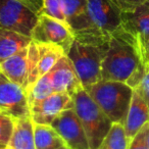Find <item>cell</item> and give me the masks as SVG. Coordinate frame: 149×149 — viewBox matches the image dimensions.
I'll return each mask as SVG.
<instances>
[{
  "mask_svg": "<svg viewBox=\"0 0 149 149\" xmlns=\"http://www.w3.org/2000/svg\"><path fill=\"white\" fill-rule=\"evenodd\" d=\"M145 68L137 38L123 27L114 32L101 64V80L123 82L135 89L144 76Z\"/></svg>",
  "mask_w": 149,
  "mask_h": 149,
  "instance_id": "obj_1",
  "label": "cell"
},
{
  "mask_svg": "<svg viewBox=\"0 0 149 149\" xmlns=\"http://www.w3.org/2000/svg\"><path fill=\"white\" fill-rule=\"evenodd\" d=\"M109 38L110 36L92 30L74 34V40L66 55L74 64L84 89L101 80V64Z\"/></svg>",
  "mask_w": 149,
  "mask_h": 149,
  "instance_id": "obj_2",
  "label": "cell"
},
{
  "mask_svg": "<svg viewBox=\"0 0 149 149\" xmlns=\"http://www.w3.org/2000/svg\"><path fill=\"white\" fill-rule=\"evenodd\" d=\"M85 90L113 124L124 125L134 92L132 87L123 82L100 80Z\"/></svg>",
  "mask_w": 149,
  "mask_h": 149,
  "instance_id": "obj_3",
  "label": "cell"
},
{
  "mask_svg": "<svg viewBox=\"0 0 149 149\" xmlns=\"http://www.w3.org/2000/svg\"><path fill=\"white\" fill-rule=\"evenodd\" d=\"M72 99L74 111L87 135L90 149H97L113 123L84 88L72 95Z\"/></svg>",
  "mask_w": 149,
  "mask_h": 149,
  "instance_id": "obj_4",
  "label": "cell"
},
{
  "mask_svg": "<svg viewBox=\"0 0 149 149\" xmlns=\"http://www.w3.org/2000/svg\"><path fill=\"white\" fill-rule=\"evenodd\" d=\"M39 15L21 0H0V29L32 37Z\"/></svg>",
  "mask_w": 149,
  "mask_h": 149,
  "instance_id": "obj_5",
  "label": "cell"
},
{
  "mask_svg": "<svg viewBox=\"0 0 149 149\" xmlns=\"http://www.w3.org/2000/svg\"><path fill=\"white\" fill-rule=\"evenodd\" d=\"M87 19L90 30L105 36L122 28V10L110 0H88Z\"/></svg>",
  "mask_w": 149,
  "mask_h": 149,
  "instance_id": "obj_6",
  "label": "cell"
},
{
  "mask_svg": "<svg viewBox=\"0 0 149 149\" xmlns=\"http://www.w3.org/2000/svg\"><path fill=\"white\" fill-rule=\"evenodd\" d=\"M32 40L40 43L54 44L68 53L74 40V35L66 23L46 15H39L37 25L32 33Z\"/></svg>",
  "mask_w": 149,
  "mask_h": 149,
  "instance_id": "obj_7",
  "label": "cell"
},
{
  "mask_svg": "<svg viewBox=\"0 0 149 149\" xmlns=\"http://www.w3.org/2000/svg\"><path fill=\"white\" fill-rule=\"evenodd\" d=\"M0 111L13 118L31 116L28 95L23 87L0 72Z\"/></svg>",
  "mask_w": 149,
  "mask_h": 149,
  "instance_id": "obj_8",
  "label": "cell"
},
{
  "mask_svg": "<svg viewBox=\"0 0 149 149\" xmlns=\"http://www.w3.org/2000/svg\"><path fill=\"white\" fill-rule=\"evenodd\" d=\"M50 126L70 149H90L84 127L74 108L62 111Z\"/></svg>",
  "mask_w": 149,
  "mask_h": 149,
  "instance_id": "obj_9",
  "label": "cell"
},
{
  "mask_svg": "<svg viewBox=\"0 0 149 149\" xmlns=\"http://www.w3.org/2000/svg\"><path fill=\"white\" fill-rule=\"evenodd\" d=\"M74 108L72 96L65 93H53L30 107L34 124L51 125L53 120L66 109Z\"/></svg>",
  "mask_w": 149,
  "mask_h": 149,
  "instance_id": "obj_10",
  "label": "cell"
},
{
  "mask_svg": "<svg viewBox=\"0 0 149 149\" xmlns=\"http://www.w3.org/2000/svg\"><path fill=\"white\" fill-rule=\"evenodd\" d=\"M48 74L51 79L54 93H65L72 96L83 89L81 80L68 55L61 56Z\"/></svg>",
  "mask_w": 149,
  "mask_h": 149,
  "instance_id": "obj_11",
  "label": "cell"
},
{
  "mask_svg": "<svg viewBox=\"0 0 149 149\" xmlns=\"http://www.w3.org/2000/svg\"><path fill=\"white\" fill-rule=\"evenodd\" d=\"M149 123V107L140 94L134 90L124 128L128 138L132 139L145 124Z\"/></svg>",
  "mask_w": 149,
  "mask_h": 149,
  "instance_id": "obj_12",
  "label": "cell"
},
{
  "mask_svg": "<svg viewBox=\"0 0 149 149\" xmlns=\"http://www.w3.org/2000/svg\"><path fill=\"white\" fill-rule=\"evenodd\" d=\"M122 27L135 37L149 36V0L130 11H122Z\"/></svg>",
  "mask_w": 149,
  "mask_h": 149,
  "instance_id": "obj_13",
  "label": "cell"
},
{
  "mask_svg": "<svg viewBox=\"0 0 149 149\" xmlns=\"http://www.w3.org/2000/svg\"><path fill=\"white\" fill-rule=\"evenodd\" d=\"M0 72L26 91L28 83V47L1 62Z\"/></svg>",
  "mask_w": 149,
  "mask_h": 149,
  "instance_id": "obj_14",
  "label": "cell"
},
{
  "mask_svg": "<svg viewBox=\"0 0 149 149\" xmlns=\"http://www.w3.org/2000/svg\"><path fill=\"white\" fill-rule=\"evenodd\" d=\"M88 0H61V7L66 24L72 33L78 34L90 28L87 19Z\"/></svg>",
  "mask_w": 149,
  "mask_h": 149,
  "instance_id": "obj_15",
  "label": "cell"
},
{
  "mask_svg": "<svg viewBox=\"0 0 149 149\" xmlns=\"http://www.w3.org/2000/svg\"><path fill=\"white\" fill-rule=\"evenodd\" d=\"M7 146L10 149H36L34 122L31 116L15 120V129Z\"/></svg>",
  "mask_w": 149,
  "mask_h": 149,
  "instance_id": "obj_16",
  "label": "cell"
},
{
  "mask_svg": "<svg viewBox=\"0 0 149 149\" xmlns=\"http://www.w3.org/2000/svg\"><path fill=\"white\" fill-rule=\"evenodd\" d=\"M31 41V37L9 30L0 29V63L27 48Z\"/></svg>",
  "mask_w": 149,
  "mask_h": 149,
  "instance_id": "obj_17",
  "label": "cell"
},
{
  "mask_svg": "<svg viewBox=\"0 0 149 149\" xmlns=\"http://www.w3.org/2000/svg\"><path fill=\"white\" fill-rule=\"evenodd\" d=\"M34 140L36 149H57L65 145L61 137L49 125L34 124Z\"/></svg>",
  "mask_w": 149,
  "mask_h": 149,
  "instance_id": "obj_18",
  "label": "cell"
},
{
  "mask_svg": "<svg viewBox=\"0 0 149 149\" xmlns=\"http://www.w3.org/2000/svg\"><path fill=\"white\" fill-rule=\"evenodd\" d=\"M130 139L127 136L124 125L114 123L97 149H128Z\"/></svg>",
  "mask_w": 149,
  "mask_h": 149,
  "instance_id": "obj_19",
  "label": "cell"
},
{
  "mask_svg": "<svg viewBox=\"0 0 149 149\" xmlns=\"http://www.w3.org/2000/svg\"><path fill=\"white\" fill-rule=\"evenodd\" d=\"M53 93L54 90L53 86H52V82L49 74L47 72L46 74L42 76L41 78H39L28 92L27 95L29 106L31 107L32 105L42 101L43 99L47 98L48 96H50Z\"/></svg>",
  "mask_w": 149,
  "mask_h": 149,
  "instance_id": "obj_20",
  "label": "cell"
},
{
  "mask_svg": "<svg viewBox=\"0 0 149 149\" xmlns=\"http://www.w3.org/2000/svg\"><path fill=\"white\" fill-rule=\"evenodd\" d=\"M39 15H46L60 22L66 23L61 7V0H43V6Z\"/></svg>",
  "mask_w": 149,
  "mask_h": 149,
  "instance_id": "obj_21",
  "label": "cell"
},
{
  "mask_svg": "<svg viewBox=\"0 0 149 149\" xmlns=\"http://www.w3.org/2000/svg\"><path fill=\"white\" fill-rule=\"evenodd\" d=\"M15 118L0 111V143L7 145L15 129Z\"/></svg>",
  "mask_w": 149,
  "mask_h": 149,
  "instance_id": "obj_22",
  "label": "cell"
},
{
  "mask_svg": "<svg viewBox=\"0 0 149 149\" xmlns=\"http://www.w3.org/2000/svg\"><path fill=\"white\" fill-rule=\"evenodd\" d=\"M148 136L149 123H147L130 140L128 149H148Z\"/></svg>",
  "mask_w": 149,
  "mask_h": 149,
  "instance_id": "obj_23",
  "label": "cell"
},
{
  "mask_svg": "<svg viewBox=\"0 0 149 149\" xmlns=\"http://www.w3.org/2000/svg\"><path fill=\"white\" fill-rule=\"evenodd\" d=\"M134 90H136L140 94V96L144 99V101L146 102V104L149 107V64H146L144 76Z\"/></svg>",
  "mask_w": 149,
  "mask_h": 149,
  "instance_id": "obj_24",
  "label": "cell"
},
{
  "mask_svg": "<svg viewBox=\"0 0 149 149\" xmlns=\"http://www.w3.org/2000/svg\"><path fill=\"white\" fill-rule=\"evenodd\" d=\"M136 38L143 62L149 64V36H138Z\"/></svg>",
  "mask_w": 149,
  "mask_h": 149,
  "instance_id": "obj_25",
  "label": "cell"
},
{
  "mask_svg": "<svg viewBox=\"0 0 149 149\" xmlns=\"http://www.w3.org/2000/svg\"><path fill=\"white\" fill-rule=\"evenodd\" d=\"M122 11H130L148 0H110Z\"/></svg>",
  "mask_w": 149,
  "mask_h": 149,
  "instance_id": "obj_26",
  "label": "cell"
},
{
  "mask_svg": "<svg viewBox=\"0 0 149 149\" xmlns=\"http://www.w3.org/2000/svg\"><path fill=\"white\" fill-rule=\"evenodd\" d=\"M21 1L25 3V4H27L29 7H31L38 15L40 13L42 6H43V0H21Z\"/></svg>",
  "mask_w": 149,
  "mask_h": 149,
  "instance_id": "obj_27",
  "label": "cell"
},
{
  "mask_svg": "<svg viewBox=\"0 0 149 149\" xmlns=\"http://www.w3.org/2000/svg\"><path fill=\"white\" fill-rule=\"evenodd\" d=\"M57 149H70V148H68V147L66 146V145H63V146L59 147V148H57Z\"/></svg>",
  "mask_w": 149,
  "mask_h": 149,
  "instance_id": "obj_28",
  "label": "cell"
},
{
  "mask_svg": "<svg viewBox=\"0 0 149 149\" xmlns=\"http://www.w3.org/2000/svg\"><path fill=\"white\" fill-rule=\"evenodd\" d=\"M0 149H10V148H9V147L7 146V145H4V146L1 147V148H0Z\"/></svg>",
  "mask_w": 149,
  "mask_h": 149,
  "instance_id": "obj_29",
  "label": "cell"
},
{
  "mask_svg": "<svg viewBox=\"0 0 149 149\" xmlns=\"http://www.w3.org/2000/svg\"><path fill=\"white\" fill-rule=\"evenodd\" d=\"M4 146V144H1V143H0V148H1V147H3Z\"/></svg>",
  "mask_w": 149,
  "mask_h": 149,
  "instance_id": "obj_30",
  "label": "cell"
},
{
  "mask_svg": "<svg viewBox=\"0 0 149 149\" xmlns=\"http://www.w3.org/2000/svg\"><path fill=\"white\" fill-rule=\"evenodd\" d=\"M148 149H149V136H148Z\"/></svg>",
  "mask_w": 149,
  "mask_h": 149,
  "instance_id": "obj_31",
  "label": "cell"
}]
</instances>
